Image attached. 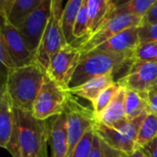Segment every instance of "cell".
Returning a JSON list of instances; mask_svg holds the SVG:
<instances>
[{
	"label": "cell",
	"instance_id": "52a82bcc",
	"mask_svg": "<svg viewBox=\"0 0 157 157\" xmlns=\"http://www.w3.org/2000/svg\"><path fill=\"white\" fill-rule=\"evenodd\" d=\"M67 118L68 151L66 157H71L75 148L86 132L91 129L96 121L94 111L83 106L73 95L64 110Z\"/></svg>",
	"mask_w": 157,
	"mask_h": 157
},
{
	"label": "cell",
	"instance_id": "836d02e7",
	"mask_svg": "<svg viewBox=\"0 0 157 157\" xmlns=\"http://www.w3.org/2000/svg\"><path fill=\"white\" fill-rule=\"evenodd\" d=\"M122 157H147V155L141 150L138 149L132 153H129V154H123Z\"/></svg>",
	"mask_w": 157,
	"mask_h": 157
},
{
	"label": "cell",
	"instance_id": "6da1fadb",
	"mask_svg": "<svg viewBox=\"0 0 157 157\" xmlns=\"http://www.w3.org/2000/svg\"><path fill=\"white\" fill-rule=\"evenodd\" d=\"M15 125L6 149L13 157H48L50 128L31 111L15 108Z\"/></svg>",
	"mask_w": 157,
	"mask_h": 157
},
{
	"label": "cell",
	"instance_id": "5b68a950",
	"mask_svg": "<svg viewBox=\"0 0 157 157\" xmlns=\"http://www.w3.org/2000/svg\"><path fill=\"white\" fill-rule=\"evenodd\" d=\"M147 113L141 117L127 121L118 126H108L98 121L93 126L94 132L107 144L122 154L132 153L137 150L136 144L139 130Z\"/></svg>",
	"mask_w": 157,
	"mask_h": 157
},
{
	"label": "cell",
	"instance_id": "d6a6232c",
	"mask_svg": "<svg viewBox=\"0 0 157 157\" xmlns=\"http://www.w3.org/2000/svg\"><path fill=\"white\" fill-rule=\"evenodd\" d=\"M147 157H157V137L141 149Z\"/></svg>",
	"mask_w": 157,
	"mask_h": 157
},
{
	"label": "cell",
	"instance_id": "7a4b0ae2",
	"mask_svg": "<svg viewBox=\"0 0 157 157\" xmlns=\"http://www.w3.org/2000/svg\"><path fill=\"white\" fill-rule=\"evenodd\" d=\"M47 72L36 62L22 67H17L7 73L3 84L17 109L31 111Z\"/></svg>",
	"mask_w": 157,
	"mask_h": 157
},
{
	"label": "cell",
	"instance_id": "8fae6325",
	"mask_svg": "<svg viewBox=\"0 0 157 157\" xmlns=\"http://www.w3.org/2000/svg\"><path fill=\"white\" fill-rule=\"evenodd\" d=\"M80 58L81 52L76 46H65L52 57L47 70L48 75L62 87L68 90Z\"/></svg>",
	"mask_w": 157,
	"mask_h": 157
},
{
	"label": "cell",
	"instance_id": "8992f818",
	"mask_svg": "<svg viewBox=\"0 0 157 157\" xmlns=\"http://www.w3.org/2000/svg\"><path fill=\"white\" fill-rule=\"evenodd\" d=\"M71 97L72 94L67 89L62 87L47 74L31 112L38 120L47 121L63 113Z\"/></svg>",
	"mask_w": 157,
	"mask_h": 157
},
{
	"label": "cell",
	"instance_id": "44dd1931",
	"mask_svg": "<svg viewBox=\"0 0 157 157\" xmlns=\"http://www.w3.org/2000/svg\"><path fill=\"white\" fill-rule=\"evenodd\" d=\"M125 112L128 121L135 120L147 113V94L126 89Z\"/></svg>",
	"mask_w": 157,
	"mask_h": 157
},
{
	"label": "cell",
	"instance_id": "1f68e13d",
	"mask_svg": "<svg viewBox=\"0 0 157 157\" xmlns=\"http://www.w3.org/2000/svg\"><path fill=\"white\" fill-rule=\"evenodd\" d=\"M155 23H157V0H155V4L151 6L149 11L143 17L142 26L152 25Z\"/></svg>",
	"mask_w": 157,
	"mask_h": 157
},
{
	"label": "cell",
	"instance_id": "ba28073f",
	"mask_svg": "<svg viewBox=\"0 0 157 157\" xmlns=\"http://www.w3.org/2000/svg\"><path fill=\"white\" fill-rule=\"evenodd\" d=\"M143 17L133 15H117L108 20L98 31L90 37L77 40L74 45L76 46L81 55L96 49L99 45L108 41L120 32L133 27L142 26Z\"/></svg>",
	"mask_w": 157,
	"mask_h": 157
},
{
	"label": "cell",
	"instance_id": "5bb4252c",
	"mask_svg": "<svg viewBox=\"0 0 157 157\" xmlns=\"http://www.w3.org/2000/svg\"><path fill=\"white\" fill-rule=\"evenodd\" d=\"M15 106L6 89L2 84L0 92V146L6 149L15 125Z\"/></svg>",
	"mask_w": 157,
	"mask_h": 157
},
{
	"label": "cell",
	"instance_id": "f1b7e54d",
	"mask_svg": "<svg viewBox=\"0 0 157 157\" xmlns=\"http://www.w3.org/2000/svg\"><path fill=\"white\" fill-rule=\"evenodd\" d=\"M140 43L157 41V23L141 26L139 29Z\"/></svg>",
	"mask_w": 157,
	"mask_h": 157
},
{
	"label": "cell",
	"instance_id": "cb8c5ba5",
	"mask_svg": "<svg viewBox=\"0 0 157 157\" xmlns=\"http://www.w3.org/2000/svg\"><path fill=\"white\" fill-rule=\"evenodd\" d=\"M154 60H157V41L140 43L128 56L127 68L132 63L136 62L154 61Z\"/></svg>",
	"mask_w": 157,
	"mask_h": 157
},
{
	"label": "cell",
	"instance_id": "ac0fdd59",
	"mask_svg": "<svg viewBox=\"0 0 157 157\" xmlns=\"http://www.w3.org/2000/svg\"><path fill=\"white\" fill-rule=\"evenodd\" d=\"M50 142L52 149V157H66L68 132L65 112L56 116L52 121L50 128Z\"/></svg>",
	"mask_w": 157,
	"mask_h": 157
},
{
	"label": "cell",
	"instance_id": "e0dca14e",
	"mask_svg": "<svg viewBox=\"0 0 157 157\" xmlns=\"http://www.w3.org/2000/svg\"><path fill=\"white\" fill-rule=\"evenodd\" d=\"M125 97L126 89L121 86L108 107L98 117H95L96 121L112 127L126 122L128 120L125 112Z\"/></svg>",
	"mask_w": 157,
	"mask_h": 157
},
{
	"label": "cell",
	"instance_id": "83f0119b",
	"mask_svg": "<svg viewBox=\"0 0 157 157\" xmlns=\"http://www.w3.org/2000/svg\"><path fill=\"white\" fill-rule=\"evenodd\" d=\"M94 135L95 132L92 127L86 132V134L83 136L81 141L78 143L71 157H89L92 150Z\"/></svg>",
	"mask_w": 157,
	"mask_h": 157
},
{
	"label": "cell",
	"instance_id": "4dcf8cb0",
	"mask_svg": "<svg viewBox=\"0 0 157 157\" xmlns=\"http://www.w3.org/2000/svg\"><path fill=\"white\" fill-rule=\"evenodd\" d=\"M147 113L157 115V86L147 93Z\"/></svg>",
	"mask_w": 157,
	"mask_h": 157
},
{
	"label": "cell",
	"instance_id": "2e32d148",
	"mask_svg": "<svg viewBox=\"0 0 157 157\" xmlns=\"http://www.w3.org/2000/svg\"><path fill=\"white\" fill-rule=\"evenodd\" d=\"M86 3L89 17L88 37H90L115 16L116 5L115 1L111 0H86Z\"/></svg>",
	"mask_w": 157,
	"mask_h": 157
},
{
	"label": "cell",
	"instance_id": "f546056e",
	"mask_svg": "<svg viewBox=\"0 0 157 157\" xmlns=\"http://www.w3.org/2000/svg\"><path fill=\"white\" fill-rule=\"evenodd\" d=\"M0 61H1L3 68L6 69V75H7L9 71L17 68L11 55L9 54L7 49L6 48L5 44L1 40H0Z\"/></svg>",
	"mask_w": 157,
	"mask_h": 157
},
{
	"label": "cell",
	"instance_id": "3957f363",
	"mask_svg": "<svg viewBox=\"0 0 157 157\" xmlns=\"http://www.w3.org/2000/svg\"><path fill=\"white\" fill-rule=\"evenodd\" d=\"M130 54H121L94 49L81 55L70 81L69 89L77 87L98 76L109 74L115 75L122 70L125 71Z\"/></svg>",
	"mask_w": 157,
	"mask_h": 157
},
{
	"label": "cell",
	"instance_id": "7c38bea8",
	"mask_svg": "<svg viewBox=\"0 0 157 157\" xmlns=\"http://www.w3.org/2000/svg\"><path fill=\"white\" fill-rule=\"evenodd\" d=\"M0 40L5 44L17 67L26 66L36 62L35 54L29 50L18 29L4 19L1 22Z\"/></svg>",
	"mask_w": 157,
	"mask_h": 157
},
{
	"label": "cell",
	"instance_id": "4fadbf2b",
	"mask_svg": "<svg viewBox=\"0 0 157 157\" xmlns=\"http://www.w3.org/2000/svg\"><path fill=\"white\" fill-rule=\"evenodd\" d=\"M41 1L42 0H1V17L17 29L40 5Z\"/></svg>",
	"mask_w": 157,
	"mask_h": 157
},
{
	"label": "cell",
	"instance_id": "ffe728a7",
	"mask_svg": "<svg viewBox=\"0 0 157 157\" xmlns=\"http://www.w3.org/2000/svg\"><path fill=\"white\" fill-rule=\"evenodd\" d=\"M84 0H69L63 10L62 27L68 45H74L76 41L74 36V28L79 11Z\"/></svg>",
	"mask_w": 157,
	"mask_h": 157
},
{
	"label": "cell",
	"instance_id": "30bf717a",
	"mask_svg": "<svg viewBox=\"0 0 157 157\" xmlns=\"http://www.w3.org/2000/svg\"><path fill=\"white\" fill-rule=\"evenodd\" d=\"M52 0H42L40 5L17 28L29 50L36 54L48 25Z\"/></svg>",
	"mask_w": 157,
	"mask_h": 157
},
{
	"label": "cell",
	"instance_id": "603a6c76",
	"mask_svg": "<svg viewBox=\"0 0 157 157\" xmlns=\"http://www.w3.org/2000/svg\"><path fill=\"white\" fill-rule=\"evenodd\" d=\"M157 137V115L148 114L145 116L139 130L136 148L142 149Z\"/></svg>",
	"mask_w": 157,
	"mask_h": 157
},
{
	"label": "cell",
	"instance_id": "d6986e66",
	"mask_svg": "<svg viewBox=\"0 0 157 157\" xmlns=\"http://www.w3.org/2000/svg\"><path fill=\"white\" fill-rule=\"evenodd\" d=\"M115 82H116L115 75L112 74H109V75L92 78L77 87L68 89V91L73 96L81 97L83 98L89 100L92 104H94L97 98H98V96L106 88L113 85Z\"/></svg>",
	"mask_w": 157,
	"mask_h": 157
},
{
	"label": "cell",
	"instance_id": "484cf974",
	"mask_svg": "<svg viewBox=\"0 0 157 157\" xmlns=\"http://www.w3.org/2000/svg\"><path fill=\"white\" fill-rule=\"evenodd\" d=\"M120 87H121V86L117 82H115L113 85H111L110 86L106 88L98 96V98L93 104V111H94L95 117H98L108 107V105L111 102V100L113 99L114 96L116 95V93L118 92Z\"/></svg>",
	"mask_w": 157,
	"mask_h": 157
},
{
	"label": "cell",
	"instance_id": "4316f807",
	"mask_svg": "<svg viewBox=\"0 0 157 157\" xmlns=\"http://www.w3.org/2000/svg\"><path fill=\"white\" fill-rule=\"evenodd\" d=\"M122 155L121 152L110 147L95 133L89 157H122Z\"/></svg>",
	"mask_w": 157,
	"mask_h": 157
},
{
	"label": "cell",
	"instance_id": "d4e9b609",
	"mask_svg": "<svg viewBox=\"0 0 157 157\" xmlns=\"http://www.w3.org/2000/svg\"><path fill=\"white\" fill-rule=\"evenodd\" d=\"M88 35H89V17L87 11V3L86 0H84L77 13V17L74 28V36L77 41L87 38Z\"/></svg>",
	"mask_w": 157,
	"mask_h": 157
},
{
	"label": "cell",
	"instance_id": "9c48e42d",
	"mask_svg": "<svg viewBox=\"0 0 157 157\" xmlns=\"http://www.w3.org/2000/svg\"><path fill=\"white\" fill-rule=\"evenodd\" d=\"M116 82L127 90L147 94L157 86V60L132 63Z\"/></svg>",
	"mask_w": 157,
	"mask_h": 157
},
{
	"label": "cell",
	"instance_id": "7402d4cb",
	"mask_svg": "<svg viewBox=\"0 0 157 157\" xmlns=\"http://www.w3.org/2000/svg\"><path fill=\"white\" fill-rule=\"evenodd\" d=\"M155 0H129L115 1V16L133 15L144 17L149 11Z\"/></svg>",
	"mask_w": 157,
	"mask_h": 157
},
{
	"label": "cell",
	"instance_id": "277c9868",
	"mask_svg": "<svg viewBox=\"0 0 157 157\" xmlns=\"http://www.w3.org/2000/svg\"><path fill=\"white\" fill-rule=\"evenodd\" d=\"M63 1L52 0L51 17L35 54L37 63L47 72L52 57L67 46L62 27Z\"/></svg>",
	"mask_w": 157,
	"mask_h": 157
},
{
	"label": "cell",
	"instance_id": "9a60e30c",
	"mask_svg": "<svg viewBox=\"0 0 157 157\" xmlns=\"http://www.w3.org/2000/svg\"><path fill=\"white\" fill-rule=\"evenodd\" d=\"M139 29L140 27L127 29L96 49L121 54H130L140 44Z\"/></svg>",
	"mask_w": 157,
	"mask_h": 157
}]
</instances>
